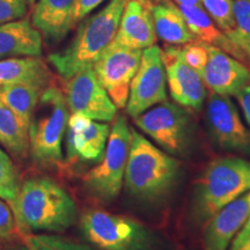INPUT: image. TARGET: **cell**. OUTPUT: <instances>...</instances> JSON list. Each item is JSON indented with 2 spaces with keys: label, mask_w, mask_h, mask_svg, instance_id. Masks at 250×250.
<instances>
[{
  "label": "cell",
  "mask_w": 250,
  "mask_h": 250,
  "mask_svg": "<svg viewBox=\"0 0 250 250\" xmlns=\"http://www.w3.org/2000/svg\"><path fill=\"white\" fill-rule=\"evenodd\" d=\"M151 5V0H124L123 13L114 43L137 50L155 44L156 34Z\"/></svg>",
  "instance_id": "obj_17"
},
{
  "label": "cell",
  "mask_w": 250,
  "mask_h": 250,
  "mask_svg": "<svg viewBox=\"0 0 250 250\" xmlns=\"http://www.w3.org/2000/svg\"><path fill=\"white\" fill-rule=\"evenodd\" d=\"M246 57H248V59H249V62H250V45L248 46V48L246 49Z\"/></svg>",
  "instance_id": "obj_36"
},
{
  "label": "cell",
  "mask_w": 250,
  "mask_h": 250,
  "mask_svg": "<svg viewBox=\"0 0 250 250\" xmlns=\"http://www.w3.org/2000/svg\"><path fill=\"white\" fill-rule=\"evenodd\" d=\"M46 87L48 86L34 83L4 86L0 88V98L13 111L24 129L28 130L41 94Z\"/></svg>",
  "instance_id": "obj_23"
},
{
  "label": "cell",
  "mask_w": 250,
  "mask_h": 250,
  "mask_svg": "<svg viewBox=\"0 0 250 250\" xmlns=\"http://www.w3.org/2000/svg\"><path fill=\"white\" fill-rule=\"evenodd\" d=\"M206 124L219 147L250 156V130L230 96L211 93L206 105Z\"/></svg>",
  "instance_id": "obj_12"
},
{
  "label": "cell",
  "mask_w": 250,
  "mask_h": 250,
  "mask_svg": "<svg viewBox=\"0 0 250 250\" xmlns=\"http://www.w3.org/2000/svg\"><path fill=\"white\" fill-rule=\"evenodd\" d=\"M233 12L235 27L228 39L245 52L250 45V0L233 1Z\"/></svg>",
  "instance_id": "obj_27"
},
{
  "label": "cell",
  "mask_w": 250,
  "mask_h": 250,
  "mask_svg": "<svg viewBox=\"0 0 250 250\" xmlns=\"http://www.w3.org/2000/svg\"><path fill=\"white\" fill-rule=\"evenodd\" d=\"M202 7L225 35L232 34L235 27L233 0H202Z\"/></svg>",
  "instance_id": "obj_28"
},
{
  "label": "cell",
  "mask_w": 250,
  "mask_h": 250,
  "mask_svg": "<svg viewBox=\"0 0 250 250\" xmlns=\"http://www.w3.org/2000/svg\"><path fill=\"white\" fill-rule=\"evenodd\" d=\"M181 162L131 129V142L124 173L126 192L139 201H159L179 181Z\"/></svg>",
  "instance_id": "obj_2"
},
{
  "label": "cell",
  "mask_w": 250,
  "mask_h": 250,
  "mask_svg": "<svg viewBox=\"0 0 250 250\" xmlns=\"http://www.w3.org/2000/svg\"><path fill=\"white\" fill-rule=\"evenodd\" d=\"M124 0H110L104 7L81 20L70 44L48 57L52 67L64 80L93 65L101 58L116 36Z\"/></svg>",
  "instance_id": "obj_3"
},
{
  "label": "cell",
  "mask_w": 250,
  "mask_h": 250,
  "mask_svg": "<svg viewBox=\"0 0 250 250\" xmlns=\"http://www.w3.org/2000/svg\"><path fill=\"white\" fill-rule=\"evenodd\" d=\"M43 37L27 19L0 24V61L14 57H41Z\"/></svg>",
  "instance_id": "obj_19"
},
{
  "label": "cell",
  "mask_w": 250,
  "mask_h": 250,
  "mask_svg": "<svg viewBox=\"0 0 250 250\" xmlns=\"http://www.w3.org/2000/svg\"><path fill=\"white\" fill-rule=\"evenodd\" d=\"M21 183L18 167L7 153L0 148V198L11 205L17 198Z\"/></svg>",
  "instance_id": "obj_26"
},
{
  "label": "cell",
  "mask_w": 250,
  "mask_h": 250,
  "mask_svg": "<svg viewBox=\"0 0 250 250\" xmlns=\"http://www.w3.org/2000/svg\"><path fill=\"white\" fill-rule=\"evenodd\" d=\"M68 118L65 94L51 83L41 94L28 129L29 154L36 165L62 167V139Z\"/></svg>",
  "instance_id": "obj_5"
},
{
  "label": "cell",
  "mask_w": 250,
  "mask_h": 250,
  "mask_svg": "<svg viewBox=\"0 0 250 250\" xmlns=\"http://www.w3.org/2000/svg\"><path fill=\"white\" fill-rule=\"evenodd\" d=\"M80 229L99 250H151L154 235L136 219L102 210H89L81 215Z\"/></svg>",
  "instance_id": "obj_7"
},
{
  "label": "cell",
  "mask_w": 250,
  "mask_h": 250,
  "mask_svg": "<svg viewBox=\"0 0 250 250\" xmlns=\"http://www.w3.org/2000/svg\"><path fill=\"white\" fill-rule=\"evenodd\" d=\"M177 7L182 13L190 33L195 37V41L224 50L225 52L239 61H243L246 58L245 52L237 48L232 41L215 26L213 20L208 17L202 6L179 5Z\"/></svg>",
  "instance_id": "obj_20"
},
{
  "label": "cell",
  "mask_w": 250,
  "mask_h": 250,
  "mask_svg": "<svg viewBox=\"0 0 250 250\" xmlns=\"http://www.w3.org/2000/svg\"><path fill=\"white\" fill-rule=\"evenodd\" d=\"M51 80V72L41 57H14L0 61V88L24 83L49 86Z\"/></svg>",
  "instance_id": "obj_22"
},
{
  "label": "cell",
  "mask_w": 250,
  "mask_h": 250,
  "mask_svg": "<svg viewBox=\"0 0 250 250\" xmlns=\"http://www.w3.org/2000/svg\"><path fill=\"white\" fill-rule=\"evenodd\" d=\"M27 0H0V24L21 20L26 17Z\"/></svg>",
  "instance_id": "obj_30"
},
{
  "label": "cell",
  "mask_w": 250,
  "mask_h": 250,
  "mask_svg": "<svg viewBox=\"0 0 250 250\" xmlns=\"http://www.w3.org/2000/svg\"><path fill=\"white\" fill-rule=\"evenodd\" d=\"M9 208L13 211L18 234L62 232L76 223L78 215L72 196L48 176H33L23 181Z\"/></svg>",
  "instance_id": "obj_1"
},
{
  "label": "cell",
  "mask_w": 250,
  "mask_h": 250,
  "mask_svg": "<svg viewBox=\"0 0 250 250\" xmlns=\"http://www.w3.org/2000/svg\"><path fill=\"white\" fill-rule=\"evenodd\" d=\"M250 218V191L221 208L206 221L202 243L204 250H227Z\"/></svg>",
  "instance_id": "obj_15"
},
{
  "label": "cell",
  "mask_w": 250,
  "mask_h": 250,
  "mask_svg": "<svg viewBox=\"0 0 250 250\" xmlns=\"http://www.w3.org/2000/svg\"><path fill=\"white\" fill-rule=\"evenodd\" d=\"M65 81L62 92L71 114L98 122H111L116 118L118 108L100 83L93 67L78 72Z\"/></svg>",
  "instance_id": "obj_11"
},
{
  "label": "cell",
  "mask_w": 250,
  "mask_h": 250,
  "mask_svg": "<svg viewBox=\"0 0 250 250\" xmlns=\"http://www.w3.org/2000/svg\"><path fill=\"white\" fill-rule=\"evenodd\" d=\"M250 191V161L240 156H223L208 165L196 184L192 213L199 223Z\"/></svg>",
  "instance_id": "obj_4"
},
{
  "label": "cell",
  "mask_w": 250,
  "mask_h": 250,
  "mask_svg": "<svg viewBox=\"0 0 250 250\" xmlns=\"http://www.w3.org/2000/svg\"><path fill=\"white\" fill-rule=\"evenodd\" d=\"M66 131V158L62 167L78 162L93 164L101 160L110 133V125L71 114Z\"/></svg>",
  "instance_id": "obj_13"
},
{
  "label": "cell",
  "mask_w": 250,
  "mask_h": 250,
  "mask_svg": "<svg viewBox=\"0 0 250 250\" xmlns=\"http://www.w3.org/2000/svg\"><path fill=\"white\" fill-rule=\"evenodd\" d=\"M104 1L105 0H76V7H74V21H76V23L88 17L93 11H95Z\"/></svg>",
  "instance_id": "obj_32"
},
{
  "label": "cell",
  "mask_w": 250,
  "mask_h": 250,
  "mask_svg": "<svg viewBox=\"0 0 250 250\" xmlns=\"http://www.w3.org/2000/svg\"><path fill=\"white\" fill-rule=\"evenodd\" d=\"M15 234H18V229L13 211L0 199V239L11 240Z\"/></svg>",
  "instance_id": "obj_31"
},
{
  "label": "cell",
  "mask_w": 250,
  "mask_h": 250,
  "mask_svg": "<svg viewBox=\"0 0 250 250\" xmlns=\"http://www.w3.org/2000/svg\"><path fill=\"white\" fill-rule=\"evenodd\" d=\"M161 57L174 101L184 108L199 110L206 98L205 83L201 74L187 64L179 46L168 44L161 50Z\"/></svg>",
  "instance_id": "obj_14"
},
{
  "label": "cell",
  "mask_w": 250,
  "mask_h": 250,
  "mask_svg": "<svg viewBox=\"0 0 250 250\" xmlns=\"http://www.w3.org/2000/svg\"><path fill=\"white\" fill-rule=\"evenodd\" d=\"M237 100L240 108L243 112L247 123L250 126V83L246 85L242 89H240L235 95H234Z\"/></svg>",
  "instance_id": "obj_34"
},
{
  "label": "cell",
  "mask_w": 250,
  "mask_h": 250,
  "mask_svg": "<svg viewBox=\"0 0 250 250\" xmlns=\"http://www.w3.org/2000/svg\"><path fill=\"white\" fill-rule=\"evenodd\" d=\"M208 45V57L202 78L211 93L232 96L250 83V70L224 50Z\"/></svg>",
  "instance_id": "obj_16"
},
{
  "label": "cell",
  "mask_w": 250,
  "mask_h": 250,
  "mask_svg": "<svg viewBox=\"0 0 250 250\" xmlns=\"http://www.w3.org/2000/svg\"><path fill=\"white\" fill-rule=\"evenodd\" d=\"M229 250H250V218L230 243Z\"/></svg>",
  "instance_id": "obj_33"
},
{
  "label": "cell",
  "mask_w": 250,
  "mask_h": 250,
  "mask_svg": "<svg viewBox=\"0 0 250 250\" xmlns=\"http://www.w3.org/2000/svg\"><path fill=\"white\" fill-rule=\"evenodd\" d=\"M134 124L170 155L186 154L192 142V120L182 105L165 101L133 118Z\"/></svg>",
  "instance_id": "obj_8"
},
{
  "label": "cell",
  "mask_w": 250,
  "mask_h": 250,
  "mask_svg": "<svg viewBox=\"0 0 250 250\" xmlns=\"http://www.w3.org/2000/svg\"><path fill=\"white\" fill-rule=\"evenodd\" d=\"M76 0H39L30 22L48 43H59L76 26Z\"/></svg>",
  "instance_id": "obj_18"
},
{
  "label": "cell",
  "mask_w": 250,
  "mask_h": 250,
  "mask_svg": "<svg viewBox=\"0 0 250 250\" xmlns=\"http://www.w3.org/2000/svg\"><path fill=\"white\" fill-rule=\"evenodd\" d=\"M0 145L14 156L24 159L29 153V137L13 111L0 98Z\"/></svg>",
  "instance_id": "obj_24"
},
{
  "label": "cell",
  "mask_w": 250,
  "mask_h": 250,
  "mask_svg": "<svg viewBox=\"0 0 250 250\" xmlns=\"http://www.w3.org/2000/svg\"><path fill=\"white\" fill-rule=\"evenodd\" d=\"M143 50L130 49L112 42L93 70L103 88L118 109L126 107L130 85L138 70Z\"/></svg>",
  "instance_id": "obj_10"
},
{
  "label": "cell",
  "mask_w": 250,
  "mask_h": 250,
  "mask_svg": "<svg viewBox=\"0 0 250 250\" xmlns=\"http://www.w3.org/2000/svg\"><path fill=\"white\" fill-rule=\"evenodd\" d=\"M151 14L156 37L169 45H184L193 42L179 7L170 0H160L151 5Z\"/></svg>",
  "instance_id": "obj_21"
},
{
  "label": "cell",
  "mask_w": 250,
  "mask_h": 250,
  "mask_svg": "<svg viewBox=\"0 0 250 250\" xmlns=\"http://www.w3.org/2000/svg\"><path fill=\"white\" fill-rule=\"evenodd\" d=\"M27 1H28V4L33 5V4H35V1H36V0H27Z\"/></svg>",
  "instance_id": "obj_37"
},
{
  "label": "cell",
  "mask_w": 250,
  "mask_h": 250,
  "mask_svg": "<svg viewBox=\"0 0 250 250\" xmlns=\"http://www.w3.org/2000/svg\"><path fill=\"white\" fill-rule=\"evenodd\" d=\"M21 240L20 250H98L58 235L46 234H19Z\"/></svg>",
  "instance_id": "obj_25"
},
{
  "label": "cell",
  "mask_w": 250,
  "mask_h": 250,
  "mask_svg": "<svg viewBox=\"0 0 250 250\" xmlns=\"http://www.w3.org/2000/svg\"><path fill=\"white\" fill-rule=\"evenodd\" d=\"M130 142L131 129L126 117L120 115L115 118L110 127L101 160L83 177V189L96 201L111 202L121 193Z\"/></svg>",
  "instance_id": "obj_6"
},
{
  "label": "cell",
  "mask_w": 250,
  "mask_h": 250,
  "mask_svg": "<svg viewBox=\"0 0 250 250\" xmlns=\"http://www.w3.org/2000/svg\"><path fill=\"white\" fill-rule=\"evenodd\" d=\"M167 79L161 49L155 44L143 50L142 59L130 85L126 111L137 117L147 109L167 101Z\"/></svg>",
  "instance_id": "obj_9"
},
{
  "label": "cell",
  "mask_w": 250,
  "mask_h": 250,
  "mask_svg": "<svg viewBox=\"0 0 250 250\" xmlns=\"http://www.w3.org/2000/svg\"><path fill=\"white\" fill-rule=\"evenodd\" d=\"M11 250H20V248L18 247V248H14V249H11Z\"/></svg>",
  "instance_id": "obj_38"
},
{
  "label": "cell",
  "mask_w": 250,
  "mask_h": 250,
  "mask_svg": "<svg viewBox=\"0 0 250 250\" xmlns=\"http://www.w3.org/2000/svg\"><path fill=\"white\" fill-rule=\"evenodd\" d=\"M177 5H187V6H202V0H174Z\"/></svg>",
  "instance_id": "obj_35"
},
{
  "label": "cell",
  "mask_w": 250,
  "mask_h": 250,
  "mask_svg": "<svg viewBox=\"0 0 250 250\" xmlns=\"http://www.w3.org/2000/svg\"><path fill=\"white\" fill-rule=\"evenodd\" d=\"M181 51L187 64L202 76L208 57V45L198 41H193L184 44L183 48H181Z\"/></svg>",
  "instance_id": "obj_29"
}]
</instances>
